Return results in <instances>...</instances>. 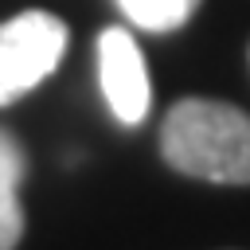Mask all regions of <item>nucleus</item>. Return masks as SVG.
<instances>
[{"instance_id": "7ed1b4c3", "label": "nucleus", "mask_w": 250, "mask_h": 250, "mask_svg": "<svg viewBox=\"0 0 250 250\" xmlns=\"http://www.w3.org/2000/svg\"><path fill=\"white\" fill-rule=\"evenodd\" d=\"M98 82L109 113L121 125H141L152 102L145 55L129 27H105L98 35Z\"/></svg>"}, {"instance_id": "f257e3e1", "label": "nucleus", "mask_w": 250, "mask_h": 250, "mask_svg": "<svg viewBox=\"0 0 250 250\" xmlns=\"http://www.w3.org/2000/svg\"><path fill=\"white\" fill-rule=\"evenodd\" d=\"M160 156L207 184H250V113L215 98H184L160 125Z\"/></svg>"}, {"instance_id": "39448f33", "label": "nucleus", "mask_w": 250, "mask_h": 250, "mask_svg": "<svg viewBox=\"0 0 250 250\" xmlns=\"http://www.w3.org/2000/svg\"><path fill=\"white\" fill-rule=\"evenodd\" d=\"M125 20L145 31H176L191 20L199 0H117Z\"/></svg>"}, {"instance_id": "20e7f679", "label": "nucleus", "mask_w": 250, "mask_h": 250, "mask_svg": "<svg viewBox=\"0 0 250 250\" xmlns=\"http://www.w3.org/2000/svg\"><path fill=\"white\" fill-rule=\"evenodd\" d=\"M27 160L20 141L0 129V250H16L23 238V207H20V184H23Z\"/></svg>"}, {"instance_id": "f03ea898", "label": "nucleus", "mask_w": 250, "mask_h": 250, "mask_svg": "<svg viewBox=\"0 0 250 250\" xmlns=\"http://www.w3.org/2000/svg\"><path fill=\"white\" fill-rule=\"evenodd\" d=\"M66 23L51 12H20L0 23V105L35 90L66 51Z\"/></svg>"}]
</instances>
